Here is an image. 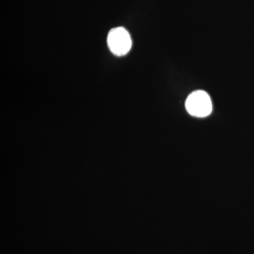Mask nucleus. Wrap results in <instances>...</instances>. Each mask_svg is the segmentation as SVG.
<instances>
[{"mask_svg": "<svg viewBox=\"0 0 254 254\" xmlns=\"http://www.w3.org/2000/svg\"><path fill=\"white\" fill-rule=\"evenodd\" d=\"M187 112L196 118H205L213 110L211 99L206 92L196 91L189 95L186 101Z\"/></svg>", "mask_w": 254, "mask_h": 254, "instance_id": "f257e3e1", "label": "nucleus"}, {"mask_svg": "<svg viewBox=\"0 0 254 254\" xmlns=\"http://www.w3.org/2000/svg\"><path fill=\"white\" fill-rule=\"evenodd\" d=\"M108 45L114 55L123 56L131 50V36L125 28H113L108 36Z\"/></svg>", "mask_w": 254, "mask_h": 254, "instance_id": "f03ea898", "label": "nucleus"}]
</instances>
